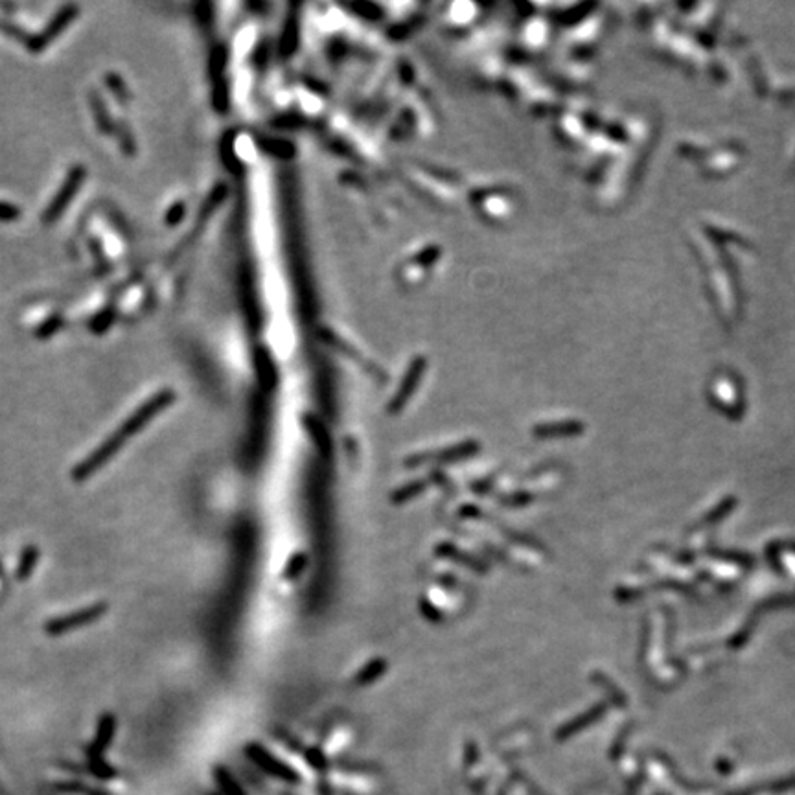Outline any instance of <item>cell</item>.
<instances>
[{"instance_id": "cell-7", "label": "cell", "mask_w": 795, "mask_h": 795, "mask_svg": "<svg viewBox=\"0 0 795 795\" xmlns=\"http://www.w3.org/2000/svg\"><path fill=\"white\" fill-rule=\"evenodd\" d=\"M87 759H89V769H91V773H94L98 779H111L116 775V772L111 768L109 764L101 759L100 751H94L92 747H89V750H87Z\"/></svg>"}, {"instance_id": "cell-8", "label": "cell", "mask_w": 795, "mask_h": 795, "mask_svg": "<svg viewBox=\"0 0 795 795\" xmlns=\"http://www.w3.org/2000/svg\"><path fill=\"white\" fill-rule=\"evenodd\" d=\"M216 781H218L219 788H221L225 795H245L243 794V790L238 786V782L232 779V775L225 768L216 769Z\"/></svg>"}, {"instance_id": "cell-10", "label": "cell", "mask_w": 795, "mask_h": 795, "mask_svg": "<svg viewBox=\"0 0 795 795\" xmlns=\"http://www.w3.org/2000/svg\"><path fill=\"white\" fill-rule=\"evenodd\" d=\"M2 571H4V569H2V564H0V574H2Z\"/></svg>"}, {"instance_id": "cell-2", "label": "cell", "mask_w": 795, "mask_h": 795, "mask_svg": "<svg viewBox=\"0 0 795 795\" xmlns=\"http://www.w3.org/2000/svg\"><path fill=\"white\" fill-rule=\"evenodd\" d=\"M109 611V604L107 602H96V604L89 606V608H82L72 613H67L63 617H54L45 624V632L50 637H60L65 633L83 628L87 624H92L96 621H100L105 613Z\"/></svg>"}, {"instance_id": "cell-9", "label": "cell", "mask_w": 795, "mask_h": 795, "mask_svg": "<svg viewBox=\"0 0 795 795\" xmlns=\"http://www.w3.org/2000/svg\"><path fill=\"white\" fill-rule=\"evenodd\" d=\"M304 565H306V560L302 555L295 556V558H291V562L287 564V567H286V578L299 577L300 571L304 569Z\"/></svg>"}, {"instance_id": "cell-3", "label": "cell", "mask_w": 795, "mask_h": 795, "mask_svg": "<svg viewBox=\"0 0 795 795\" xmlns=\"http://www.w3.org/2000/svg\"><path fill=\"white\" fill-rule=\"evenodd\" d=\"M173 400H175V394H173L172 391L159 392V394L155 396V398H151L148 404L142 405L140 409L133 414L128 422L123 423L120 431L123 433V436H126V438H128V436H131V435H137L140 429H144L145 423L151 422V420H153L155 416L160 413V411L166 409V407H168V405L172 404Z\"/></svg>"}, {"instance_id": "cell-1", "label": "cell", "mask_w": 795, "mask_h": 795, "mask_svg": "<svg viewBox=\"0 0 795 795\" xmlns=\"http://www.w3.org/2000/svg\"><path fill=\"white\" fill-rule=\"evenodd\" d=\"M123 442H126V436H123L122 431L113 433V435H111L107 440L101 442V444L98 445L91 455H89V457H85L82 462L74 466L72 473H70L72 481L83 482L87 481V479H91L92 475H96V473L104 468L105 464H109L111 460L114 459V455L122 450Z\"/></svg>"}, {"instance_id": "cell-4", "label": "cell", "mask_w": 795, "mask_h": 795, "mask_svg": "<svg viewBox=\"0 0 795 795\" xmlns=\"http://www.w3.org/2000/svg\"><path fill=\"white\" fill-rule=\"evenodd\" d=\"M245 751H247V757H249L255 764H258L264 772L271 773V775H277V777H293V773H291L282 762H278L273 755L269 753L267 750H264L262 745L249 744L245 747Z\"/></svg>"}, {"instance_id": "cell-5", "label": "cell", "mask_w": 795, "mask_h": 795, "mask_svg": "<svg viewBox=\"0 0 795 795\" xmlns=\"http://www.w3.org/2000/svg\"><path fill=\"white\" fill-rule=\"evenodd\" d=\"M114 731H116V718H114L113 714H109V713L101 714L100 720H98V729H96L94 744L91 745L92 750L104 753L105 747H107V745L111 744V740H113Z\"/></svg>"}, {"instance_id": "cell-6", "label": "cell", "mask_w": 795, "mask_h": 795, "mask_svg": "<svg viewBox=\"0 0 795 795\" xmlns=\"http://www.w3.org/2000/svg\"><path fill=\"white\" fill-rule=\"evenodd\" d=\"M39 556H41V552H39V549H37L35 545L24 547L23 555H21V560H18L17 564V569H15V580L26 582L28 578L32 577L37 564H39Z\"/></svg>"}]
</instances>
